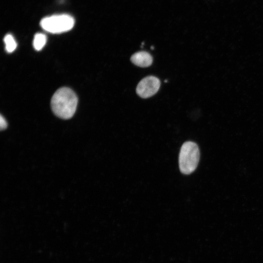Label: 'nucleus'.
Instances as JSON below:
<instances>
[{"instance_id": "nucleus-1", "label": "nucleus", "mask_w": 263, "mask_h": 263, "mask_svg": "<svg viewBox=\"0 0 263 263\" xmlns=\"http://www.w3.org/2000/svg\"><path fill=\"white\" fill-rule=\"evenodd\" d=\"M77 97L71 89L63 87L58 89L53 95L51 105L53 113L64 119L71 118L77 105Z\"/></svg>"}, {"instance_id": "nucleus-2", "label": "nucleus", "mask_w": 263, "mask_h": 263, "mask_svg": "<svg viewBox=\"0 0 263 263\" xmlns=\"http://www.w3.org/2000/svg\"><path fill=\"white\" fill-rule=\"evenodd\" d=\"M200 159V150L196 143L192 141L185 142L182 146L179 155V166L184 174L192 173L197 168Z\"/></svg>"}, {"instance_id": "nucleus-3", "label": "nucleus", "mask_w": 263, "mask_h": 263, "mask_svg": "<svg viewBox=\"0 0 263 263\" xmlns=\"http://www.w3.org/2000/svg\"><path fill=\"white\" fill-rule=\"evenodd\" d=\"M40 26L45 31L52 33H60L71 30L75 24L74 19L70 15H53L43 18Z\"/></svg>"}, {"instance_id": "nucleus-4", "label": "nucleus", "mask_w": 263, "mask_h": 263, "mask_svg": "<svg viewBox=\"0 0 263 263\" xmlns=\"http://www.w3.org/2000/svg\"><path fill=\"white\" fill-rule=\"evenodd\" d=\"M160 86V80L154 76H148L142 79L138 84L136 91L142 98H147L155 94Z\"/></svg>"}, {"instance_id": "nucleus-5", "label": "nucleus", "mask_w": 263, "mask_h": 263, "mask_svg": "<svg viewBox=\"0 0 263 263\" xmlns=\"http://www.w3.org/2000/svg\"><path fill=\"white\" fill-rule=\"evenodd\" d=\"M131 60L134 65L140 67H148L152 63V57L146 51H140L133 54Z\"/></svg>"}, {"instance_id": "nucleus-6", "label": "nucleus", "mask_w": 263, "mask_h": 263, "mask_svg": "<svg viewBox=\"0 0 263 263\" xmlns=\"http://www.w3.org/2000/svg\"><path fill=\"white\" fill-rule=\"evenodd\" d=\"M46 36L42 33L35 35L33 40V46L35 50L39 51L42 49L46 44Z\"/></svg>"}, {"instance_id": "nucleus-7", "label": "nucleus", "mask_w": 263, "mask_h": 263, "mask_svg": "<svg viewBox=\"0 0 263 263\" xmlns=\"http://www.w3.org/2000/svg\"><path fill=\"white\" fill-rule=\"evenodd\" d=\"M4 41L5 44V50L7 52L11 53L16 48L17 43L11 35H6L4 38Z\"/></svg>"}, {"instance_id": "nucleus-8", "label": "nucleus", "mask_w": 263, "mask_h": 263, "mask_svg": "<svg viewBox=\"0 0 263 263\" xmlns=\"http://www.w3.org/2000/svg\"><path fill=\"white\" fill-rule=\"evenodd\" d=\"M7 123L6 121L5 120V118L1 115H0V130H4L5 129L7 128Z\"/></svg>"}]
</instances>
